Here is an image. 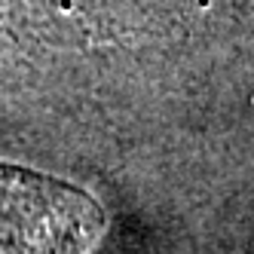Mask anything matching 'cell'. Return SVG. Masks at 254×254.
<instances>
[{
	"mask_svg": "<svg viewBox=\"0 0 254 254\" xmlns=\"http://www.w3.org/2000/svg\"><path fill=\"white\" fill-rule=\"evenodd\" d=\"M104 230L83 190L19 166H0V254H89Z\"/></svg>",
	"mask_w": 254,
	"mask_h": 254,
	"instance_id": "cell-1",
	"label": "cell"
}]
</instances>
